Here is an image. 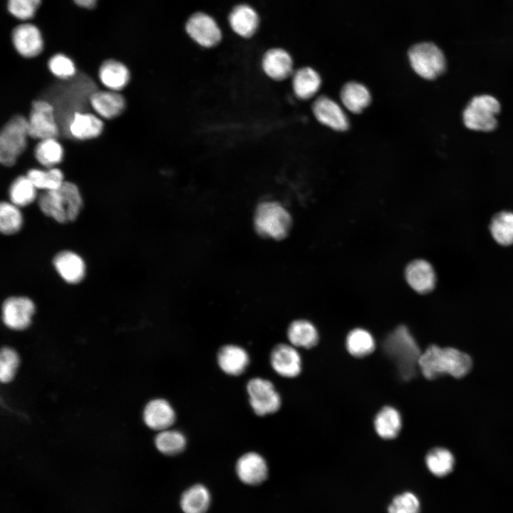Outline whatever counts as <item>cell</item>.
Here are the masks:
<instances>
[{
  "label": "cell",
  "instance_id": "obj_36",
  "mask_svg": "<svg viewBox=\"0 0 513 513\" xmlns=\"http://www.w3.org/2000/svg\"><path fill=\"white\" fill-rule=\"evenodd\" d=\"M157 449L164 455H175L182 452L186 446V438L180 431L167 429L155 438Z\"/></svg>",
  "mask_w": 513,
  "mask_h": 513
},
{
  "label": "cell",
  "instance_id": "obj_4",
  "mask_svg": "<svg viewBox=\"0 0 513 513\" xmlns=\"http://www.w3.org/2000/svg\"><path fill=\"white\" fill-rule=\"evenodd\" d=\"M500 110V103L494 96L487 94L476 95L463 110V123L472 130L493 131L497 126V115Z\"/></svg>",
  "mask_w": 513,
  "mask_h": 513
},
{
  "label": "cell",
  "instance_id": "obj_40",
  "mask_svg": "<svg viewBox=\"0 0 513 513\" xmlns=\"http://www.w3.org/2000/svg\"><path fill=\"white\" fill-rule=\"evenodd\" d=\"M48 69L56 77L68 80L76 74V66L68 56L58 53L53 56L48 62Z\"/></svg>",
  "mask_w": 513,
  "mask_h": 513
},
{
  "label": "cell",
  "instance_id": "obj_20",
  "mask_svg": "<svg viewBox=\"0 0 513 513\" xmlns=\"http://www.w3.org/2000/svg\"><path fill=\"white\" fill-rule=\"evenodd\" d=\"M103 130V123L97 115L86 112H76L70 119L66 128L73 138L88 140L98 137Z\"/></svg>",
  "mask_w": 513,
  "mask_h": 513
},
{
  "label": "cell",
  "instance_id": "obj_2",
  "mask_svg": "<svg viewBox=\"0 0 513 513\" xmlns=\"http://www.w3.org/2000/svg\"><path fill=\"white\" fill-rule=\"evenodd\" d=\"M38 205L45 215L63 224L78 217L83 207V198L74 183L65 181L56 190L43 191L38 197Z\"/></svg>",
  "mask_w": 513,
  "mask_h": 513
},
{
  "label": "cell",
  "instance_id": "obj_24",
  "mask_svg": "<svg viewBox=\"0 0 513 513\" xmlns=\"http://www.w3.org/2000/svg\"><path fill=\"white\" fill-rule=\"evenodd\" d=\"M229 21L232 30L237 34L244 38H249L257 29L259 17L252 7L241 4L232 11L229 16Z\"/></svg>",
  "mask_w": 513,
  "mask_h": 513
},
{
  "label": "cell",
  "instance_id": "obj_35",
  "mask_svg": "<svg viewBox=\"0 0 513 513\" xmlns=\"http://www.w3.org/2000/svg\"><path fill=\"white\" fill-rule=\"evenodd\" d=\"M26 176L37 190L43 191L56 190L65 182L63 173L57 167L48 170L33 168L27 172Z\"/></svg>",
  "mask_w": 513,
  "mask_h": 513
},
{
  "label": "cell",
  "instance_id": "obj_13",
  "mask_svg": "<svg viewBox=\"0 0 513 513\" xmlns=\"http://www.w3.org/2000/svg\"><path fill=\"white\" fill-rule=\"evenodd\" d=\"M316 118L323 125L335 130H346L349 125L348 119L341 107L331 98L318 97L312 106Z\"/></svg>",
  "mask_w": 513,
  "mask_h": 513
},
{
  "label": "cell",
  "instance_id": "obj_10",
  "mask_svg": "<svg viewBox=\"0 0 513 513\" xmlns=\"http://www.w3.org/2000/svg\"><path fill=\"white\" fill-rule=\"evenodd\" d=\"M35 312L31 299L25 296H11L2 304V320L6 326L13 330H24L31 323Z\"/></svg>",
  "mask_w": 513,
  "mask_h": 513
},
{
  "label": "cell",
  "instance_id": "obj_17",
  "mask_svg": "<svg viewBox=\"0 0 513 513\" xmlns=\"http://www.w3.org/2000/svg\"><path fill=\"white\" fill-rule=\"evenodd\" d=\"M143 420L146 425L155 430L169 429L175 421V413L171 405L162 398L150 400L143 410Z\"/></svg>",
  "mask_w": 513,
  "mask_h": 513
},
{
  "label": "cell",
  "instance_id": "obj_15",
  "mask_svg": "<svg viewBox=\"0 0 513 513\" xmlns=\"http://www.w3.org/2000/svg\"><path fill=\"white\" fill-rule=\"evenodd\" d=\"M236 472L239 480L247 484L255 485L266 480L268 467L265 460L256 452L242 455L237 462Z\"/></svg>",
  "mask_w": 513,
  "mask_h": 513
},
{
  "label": "cell",
  "instance_id": "obj_16",
  "mask_svg": "<svg viewBox=\"0 0 513 513\" xmlns=\"http://www.w3.org/2000/svg\"><path fill=\"white\" fill-rule=\"evenodd\" d=\"M405 279L410 286L419 294L430 292L435 286L436 276L432 265L423 259L411 261L405 269Z\"/></svg>",
  "mask_w": 513,
  "mask_h": 513
},
{
  "label": "cell",
  "instance_id": "obj_34",
  "mask_svg": "<svg viewBox=\"0 0 513 513\" xmlns=\"http://www.w3.org/2000/svg\"><path fill=\"white\" fill-rule=\"evenodd\" d=\"M34 155L41 165L51 168L62 161L63 148L55 138L43 139L36 145Z\"/></svg>",
  "mask_w": 513,
  "mask_h": 513
},
{
  "label": "cell",
  "instance_id": "obj_25",
  "mask_svg": "<svg viewBox=\"0 0 513 513\" xmlns=\"http://www.w3.org/2000/svg\"><path fill=\"white\" fill-rule=\"evenodd\" d=\"M321 79L310 67L301 68L293 73L292 87L296 97L302 100L312 98L319 90Z\"/></svg>",
  "mask_w": 513,
  "mask_h": 513
},
{
  "label": "cell",
  "instance_id": "obj_30",
  "mask_svg": "<svg viewBox=\"0 0 513 513\" xmlns=\"http://www.w3.org/2000/svg\"><path fill=\"white\" fill-rule=\"evenodd\" d=\"M346 346L351 356L362 358L374 351L375 342L369 331L358 328L353 329L347 335Z\"/></svg>",
  "mask_w": 513,
  "mask_h": 513
},
{
  "label": "cell",
  "instance_id": "obj_5",
  "mask_svg": "<svg viewBox=\"0 0 513 513\" xmlns=\"http://www.w3.org/2000/svg\"><path fill=\"white\" fill-rule=\"evenodd\" d=\"M291 217L279 202H264L259 204L254 215V227L259 234L274 239H282L289 233Z\"/></svg>",
  "mask_w": 513,
  "mask_h": 513
},
{
  "label": "cell",
  "instance_id": "obj_14",
  "mask_svg": "<svg viewBox=\"0 0 513 513\" xmlns=\"http://www.w3.org/2000/svg\"><path fill=\"white\" fill-rule=\"evenodd\" d=\"M12 41L18 53L26 58L38 56L43 47L40 31L31 24L16 26L12 32Z\"/></svg>",
  "mask_w": 513,
  "mask_h": 513
},
{
  "label": "cell",
  "instance_id": "obj_1",
  "mask_svg": "<svg viewBox=\"0 0 513 513\" xmlns=\"http://www.w3.org/2000/svg\"><path fill=\"white\" fill-rule=\"evenodd\" d=\"M471 358L454 348H441L431 345L423 353L418 360V368L425 378L429 380L443 375L462 378L471 370Z\"/></svg>",
  "mask_w": 513,
  "mask_h": 513
},
{
  "label": "cell",
  "instance_id": "obj_26",
  "mask_svg": "<svg viewBox=\"0 0 513 513\" xmlns=\"http://www.w3.org/2000/svg\"><path fill=\"white\" fill-rule=\"evenodd\" d=\"M374 428L377 435L385 440L396 437L402 428V418L397 409L385 406L375 417Z\"/></svg>",
  "mask_w": 513,
  "mask_h": 513
},
{
  "label": "cell",
  "instance_id": "obj_33",
  "mask_svg": "<svg viewBox=\"0 0 513 513\" xmlns=\"http://www.w3.org/2000/svg\"><path fill=\"white\" fill-rule=\"evenodd\" d=\"M9 196L16 206L25 207L37 198V189L26 175H21L11 184Z\"/></svg>",
  "mask_w": 513,
  "mask_h": 513
},
{
  "label": "cell",
  "instance_id": "obj_41",
  "mask_svg": "<svg viewBox=\"0 0 513 513\" xmlns=\"http://www.w3.org/2000/svg\"><path fill=\"white\" fill-rule=\"evenodd\" d=\"M41 0H9L8 9L16 18L27 20L33 16Z\"/></svg>",
  "mask_w": 513,
  "mask_h": 513
},
{
  "label": "cell",
  "instance_id": "obj_11",
  "mask_svg": "<svg viewBox=\"0 0 513 513\" xmlns=\"http://www.w3.org/2000/svg\"><path fill=\"white\" fill-rule=\"evenodd\" d=\"M185 28L188 35L200 46L205 48L217 46L222 39V33L216 21L202 12L191 16Z\"/></svg>",
  "mask_w": 513,
  "mask_h": 513
},
{
  "label": "cell",
  "instance_id": "obj_22",
  "mask_svg": "<svg viewBox=\"0 0 513 513\" xmlns=\"http://www.w3.org/2000/svg\"><path fill=\"white\" fill-rule=\"evenodd\" d=\"M217 362L225 373L239 375L244 372L249 365V357L243 348L236 345H226L218 351Z\"/></svg>",
  "mask_w": 513,
  "mask_h": 513
},
{
  "label": "cell",
  "instance_id": "obj_31",
  "mask_svg": "<svg viewBox=\"0 0 513 513\" xmlns=\"http://www.w3.org/2000/svg\"><path fill=\"white\" fill-rule=\"evenodd\" d=\"M489 229L493 239L500 245L513 244V212L502 211L492 219Z\"/></svg>",
  "mask_w": 513,
  "mask_h": 513
},
{
  "label": "cell",
  "instance_id": "obj_28",
  "mask_svg": "<svg viewBox=\"0 0 513 513\" xmlns=\"http://www.w3.org/2000/svg\"><path fill=\"white\" fill-rule=\"evenodd\" d=\"M287 337L294 347L311 348L315 346L319 339L316 328L307 320L293 321L289 326Z\"/></svg>",
  "mask_w": 513,
  "mask_h": 513
},
{
  "label": "cell",
  "instance_id": "obj_37",
  "mask_svg": "<svg viewBox=\"0 0 513 513\" xmlns=\"http://www.w3.org/2000/svg\"><path fill=\"white\" fill-rule=\"evenodd\" d=\"M23 224V217L19 207L11 202H2L0 204V230L2 234L11 235L18 232Z\"/></svg>",
  "mask_w": 513,
  "mask_h": 513
},
{
  "label": "cell",
  "instance_id": "obj_7",
  "mask_svg": "<svg viewBox=\"0 0 513 513\" xmlns=\"http://www.w3.org/2000/svg\"><path fill=\"white\" fill-rule=\"evenodd\" d=\"M28 133V119L15 115L3 127L0 134V161L12 166L26 147Z\"/></svg>",
  "mask_w": 513,
  "mask_h": 513
},
{
  "label": "cell",
  "instance_id": "obj_6",
  "mask_svg": "<svg viewBox=\"0 0 513 513\" xmlns=\"http://www.w3.org/2000/svg\"><path fill=\"white\" fill-rule=\"evenodd\" d=\"M408 58L413 71L426 80L437 78L446 69L447 62L442 51L432 42L413 45L408 51Z\"/></svg>",
  "mask_w": 513,
  "mask_h": 513
},
{
  "label": "cell",
  "instance_id": "obj_12",
  "mask_svg": "<svg viewBox=\"0 0 513 513\" xmlns=\"http://www.w3.org/2000/svg\"><path fill=\"white\" fill-rule=\"evenodd\" d=\"M270 363L273 369L283 377L294 378L301 371V358L294 346L276 345L271 352Z\"/></svg>",
  "mask_w": 513,
  "mask_h": 513
},
{
  "label": "cell",
  "instance_id": "obj_27",
  "mask_svg": "<svg viewBox=\"0 0 513 513\" xmlns=\"http://www.w3.org/2000/svg\"><path fill=\"white\" fill-rule=\"evenodd\" d=\"M340 97L343 105L354 113H361L370 104L371 100L368 89L355 81L348 82L343 86Z\"/></svg>",
  "mask_w": 513,
  "mask_h": 513
},
{
  "label": "cell",
  "instance_id": "obj_3",
  "mask_svg": "<svg viewBox=\"0 0 513 513\" xmlns=\"http://www.w3.org/2000/svg\"><path fill=\"white\" fill-rule=\"evenodd\" d=\"M387 353L395 360L405 379L414 376L418 368L421 352L413 336L405 326L397 327L385 341Z\"/></svg>",
  "mask_w": 513,
  "mask_h": 513
},
{
  "label": "cell",
  "instance_id": "obj_42",
  "mask_svg": "<svg viewBox=\"0 0 513 513\" xmlns=\"http://www.w3.org/2000/svg\"><path fill=\"white\" fill-rule=\"evenodd\" d=\"M74 1L79 6L92 9L95 6L97 0H74Z\"/></svg>",
  "mask_w": 513,
  "mask_h": 513
},
{
  "label": "cell",
  "instance_id": "obj_9",
  "mask_svg": "<svg viewBox=\"0 0 513 513\" xmlns=\"http://www.w3.org/2000/svg\"><path fill=\"white\" fill-rule=\"evenodd\" d=\"M247 390L249 403L257 415L271 414L280 408V395L271 381L260 378H252L248 382Z\"/></svg>",
  "mask_w": 513,
  "mask_h": 513
},
{
  "label": "cell",
  "instance_id": "obj_29",
  "mask_svg": "<svg viewBox=\"0 0 513 513\" xmlns=\"http://www.w3.org/2000/svg\"><path fill=\"white\" fill-rule=\"evenodd\" d=\"M211 497L208 489L202 484H195L182 495L180 506L185 513H205L208 509Z\"/></svg>",
  "mask_w": 513,
  "mask_h": 513
},
{
  "label": "cell",
  "instance_id": "obj_21",
  "mask_svg": "<svg viewBox=\"0 0 513 513\" xmlns=\"http://www.w3.org/2000/svg\"><path fill=\"white\" fill-rule=\"evenodd\" d=\"M90 105L100 117L111 119L118 116L125 108L124 97L114 90H95L90 97Z\"/></svg>",
  "mask_w": 513,
  "mask_h": 513
},
{
  "label": "cell",
  "instance_id": "obj_23",
  "mask_svg": "<svg viewBox=\"0 0 513 513\" xmlns=\"http://www.w3.org/2000/svg\"><path fill=\"white\" fill-rule=\"evenodd\" d=\"M98 77L101 83L108 89L119 91L128 84L130 76L129 70L123 63L109 59L100 66Z\"/></svg>",
  "mask_w": 513,
  "mask_h": 513
},
{
  "label": "cell",
  "instance_id": "obj_38",
  "mask_svg": "<svg viewBox=\"0 0 513 513\" xmlns=\"http://www.w3.org/2000/svg\"><path fill=\"white\" fill-rule=\"evenodd\" d=\"M19 362V356L14 349L9 347L1 348L0 353V380L1 383H9L13 379Z\"/></svg>",
  "mask_w": 513,
  "mask_h": 513
},
{
  "label": "cell",
  "instance_id": "obj_18",
  "mask_svg": "<svg viewBox=\"0 0 513 513\" xmlns=\"http://www.w3.org/2000/svg\"><path fill=\"white\" fill-rule=\"evenodd\" d=\"M264 73L274 81H283L293 74V61L289 53L279 48L268 50L262 58Z\"/></svg>",
  "mask_w": 513,
  "mask_h": 513
},
{
  "label": "cell",
  "instance_id": "obj_39",
  "mask_svg": "<svg viewBox=\"0 0 513 513\" xmlns=\"http://www.w3.org/2000/svg\"><path fill=\"white\" fill-rule=\"evenodd\" d=\"M420 504L413 493L406 492L393 498L388 506V513H419Z\"/></svg>",
  "mask_w": 513,
  "mask_h": 513
},
{
  "label": "cell",
  "instance_id": "obj_19",
  "mask_svg": "<svg viewBox=\"0 0 513 513\" xmlns=\"http://www.w3.org/2000/svg\"><path fill=\"white\" fill-rule=\"evenodd\" d=\"M53 263L60 276L68 284H78L86 275V264L83 259L73 252L62 251L58 253Z\"/></svg>",
  "mask_w": 513,
  "mask_h": 513
},
{
  "label": "cell",
  "instance_id": "obj_8",
  "mask_svg": "<svg viewBox=\"0 0 513 513\" xmlns=\"http://www.w3.org/2000/svg\"><path fill=\"white\" fill-rule=\"evenodd\" d=\"M28 123L29 137L33 139L56 138L60 131L55 108L46 100H36L32 103Z\"/></svg>",
  "mask_w": 513,
  "mask_h": 513
},
{
  "label": "cell",
  "instance_id": "obj_32",
  "mask_svg": "<svg viewBox=\"0 0 513 513\" xmlns=\"http://www.w3.org/2000/svg\"><path fill=\"white\" fill-rule=\"evenodd\" d=\"M425 463L432 475L442 477L452 471L455 458L450 450L442 447H435L428 452Z\"/></svg>",
  "mask_w": 513,
  "mask_h": 513
}]
</instances>
